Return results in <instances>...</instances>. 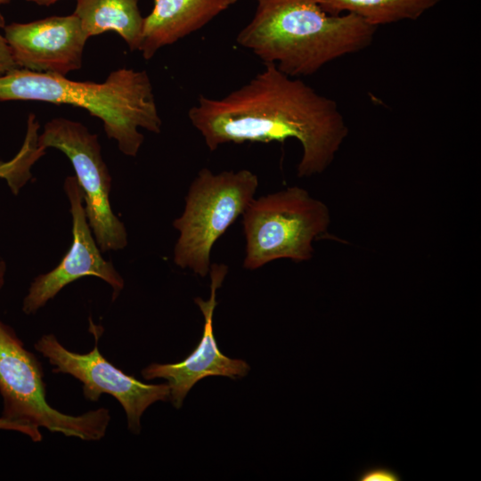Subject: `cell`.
Here are the masks:
<instances>
[{"label": "cell", "mask_w": 481, "mask_h": 481, "mask_svg": "<svg viewBox=\"0 0 481 481\" xmlns=\"http://www.w3.org/2000/svg\"><path fill=\"white\" fill-rule=\"evenodd\" d=\"M188 117L211 151L231 143L298 140L303 150L298 177L326 170L348 135L334 100L273 63L222 98L200 95Z\"/></svg>", "instance_id": "1"}, {"label": "cell", "mask_w": 481, "mask_h": 481, "mask_svg": "<svg viewBox=\"0 0 481 481\" xmlns=\"http://www.w3.org/2000/svg\"><path fill=\"white\" fill-rule=\"evenodd\" d=\"M236 41L290 77H307L373 41L377 27L352 13L330 14L315 0H257Z\"/></svg>", "instance_id": "2"}, {"label": "cell", "mask_w": 481, "mask_h": 481, "mask_svg": "<svg viewBox=\"0 0 481 481\" xmlns=\"http://www.w3.org/2000/svg\"><path fill=\"white\" fill-rule=\"evenodd\" d=\"M0 101H37L85 109L102 120L107 136L129 157H135L143 143L139 128L159 134L162 126L145 70L121 68L102 83H95L16 68L0 76Z\"/></svg>", "instance_id": "3"}, {"label": "cell", "mask_w": 481, "mask_h": 481, "mask_svg": "<svg viewBox=\"0 0 481 481\" xmlns=\"http://www.w3.org/2000/svg\"><path fill=\"white\" fill-rule=\"evenodd\" d=\"M330 222L327 205L298 186L254 198L242 214L243 267L257 270L282 258L311 259L313 243L327 232Z\"/></svg>", "instance_id": "4"}, {"label": "cell", "mask_w": 481, "mask_h": 481, "mask_svg": "<svg viewBox=\"0 0 481 481\" xmlns=\"http://www.w3.org/2000/svg\"><path fill=\"white\" fill-rule=\"evenodd\" d=\"M257 187L258 178L249 169L215 174L202 168L190 185L182 215L173 222L179 232L174 263L207 276L214 244L242 216Z\"/></svg>", "instance_id": "5"}, {"label": "cell", "mask_w": 481, "mask_h": 481, "mask_svg": "<svg viewBox=\"0 0 481 481\" xmlns=\"http://www.w3.org/2000/svg\"><path fill=\"white\" fill-rule=\"evenodd\" d=\"M1 417L39 431L45 428L66 436L98 441L107 431L110 414L99 408L79 415L63 413L46 400L40 362L12 327L0 320Z\"/></svg>", "instance_id": "6"}, {"label": "cell", "mask_w": 481, "mask_h": 481, "mask_svg": "<svg viewBox=\"0 0 481 481\" xmlns=\"http://www.w3.org/2000/svg\"><path fill=\"white\" fill-rule=\"evenodd\" d=\"M37 148L43 152L46 148L57 149L69 159L84 195L88 224L102 252L125 249L127 232L111 208V176L98 135L77 121L55 118L45 125Z\"/></svg>", "instance_id": "7"}, {"label": "cell", "mask_w": 481, "mask_h": 481, "mask_svg": "<svg viewBox=\"0 0 481 481\" xmlns=\"http://www.w3.org/2000/svg\"><path fill=\"white\" fill-rule=\"evenodd\" d=\"M94 329V346L89 353L69 351L53 334L43 335L35 343V348L48 359L53 372L78 379L86 400L96 402L102 394L112 395L125 411L128 429L139 434L143 412L156 402L169 400V387L167 383H143L115 367L100 353L99 334Z\"/></svg>", "instance_id": "8"}, {"label": "cell", "mask_w": 481, "mask_h": 481, "mask_svg": "<svg viewBox=\"0 0 481 481\" xmlns=\"http://www.w3.org/2000/svg\"><path fill=\"white\" fill-rule=\"evenodd\" d=\"M63 189L72 216L71 245L56 267L39 274L31 282L22 302L26 314H36L65 286L86 276L106 281L112 289V300L118 297L125 285L113 264L102 256L87 221L84 195L76 176H67Z\"/></svg>", "instance_id": "9"}, {"label": "cell", "mask_w": 481, "mask_h": 481, "mask_svg": "<svg viewBox=\"0 0 481 481\" xmlns=\"http://www.w3.org/2000/svg\"><path fill=\"white\" fill-rule=\"evenodd\" d=\"M4 36L18 68L64 77L81 68L88 39L74 13L6 24Z\"/></svg>", "instance_id": "10"}, {"label": "cell", "mask_w": 481, "mask_h": 481, "mask_svg": "<svg viewBox=\"0 0 481 481\" xmlns=\"http://www.w3.org/2000/svg\"><path fill=\"white\" fill-rule=\"evenodd\" d=\"M228 273L224 264L211 263L210 296L208 300L198 297L195 304L204 316L201 339L195 349L182 362L175 363H151L142 371L145 379H164L170 389L169 400L180 408L188 392L200 379L209 376H224L230 379L245 377L249 364L240 359L230 358L220 351L213 330V315L217 305L216 291Z\"/></svg>", "instance_id": "11"}, {"label": "cell", "mask_w": 481, "mask_h": 481, "mask_svg": "<svg viewBox=\"0 0 481 481\" xmlns=\"http://www.w3.org/2000/svg\"><path fill=\"white\" fill-rule=\"evenodd\" d=\"M144 17L139 51L150 60L162 47L200 29L237 0H153Z\"/></svg>", "instance_id": "12"}, {"label": "cell", "mask_w": 481, "mask_h": 481, "mask_svg": "<svg viewBox=\"0 0 481 481\" xmlns=\"http://www.w3.org/2000/svg\"><path fill=\"white\" fill-rule=\"evenodd\" d=\"M73 13L89 38L108 31L118 34L131 51L138 50L143 20L138 0H76Z\"/></svg>", "instance_id": "13"}, {"label": "cell", "mask_w": 481, "mask_h": 481, "mask_svg": "<svg viewBox=\"0 0 481 481\" xmlns=\"http://www.w3.org/2000/svg\"><path fill=\"white\" fill-rule=\"evenodd\" d=\"M330 14L352 13L378 28L401 20H414L441 0H315Z\"/></svg>", "instance_id": "14"}, {"label": "cell", "mask_w": 481, "mask_h": 481, "mask_svg": "<svg viewBox=\"0 0 481 481\" xmlns=\"http://www.w3.org/2000/svg\"><path fill=\"white\" fill-rule=\"evenodd\" d=\"M4 15L0 12V30L5 26ZM18 68L11 48L3 34L0 33V76Z\"/></svg>", "instance_id": "15"}, {"label": "cell", "mask_w": 481, "mask_h": 481, "mask_svg": "<svg viewBox=\"0 0 481 481\" xmlns=\"http://www.w3.org/2000/svg\"><path fill=\"white\" fill-rule=\"evenodd\" d=\"M359 481H399L400 476L394 470L375 467L363 470L358 477Z\"/></svg>", "instance_id": "16"}, {"label": "cell", "mask_w": 481, "mask_h": 481, "mask_svg": "<svg viewBox=\"0 0 481 481\" xmlns=\"http://www.w3.org/2000/svg\"><path fill=\"white\" fill-rule=\"evenodd\" d=\"M0 429L4 430H13L20 432L28 436L34 442H40L42 440V436L40 431H37L31 428H29L25 425L13 422L4 419L0 416Z\"/></svg>", "instance_id": "17"}, {"label": "cell", "mask_w": 481, "mask_h": 481, "mask_svg": "<svg viewBox=\"0 0 481 481\" xmlns=\"http://www.w3.org/2000/svg\"><path fill=\"white\" fill-rule=\"evenodd\" d=\"M6 273V264L2 257H0V290L4 287Z\"/></svg>", "instance_id": "18"}, {"label": "cell", "mask_w": 481, "mask_h": 481, "mask_svg": "<svg viewBox=\"0 0 481 481\" xmlns=\"http://www.w3.org/2000/svg\"><path fill=\"white\" fill-rule=\"evenodd\" d=\"M26 1L34 3L38 5H51L59 0H26Z\"/></svg>", "instance_id": "19"}, {"label": "cell", "mask_w": 481, "mask_h": 481, "mask_svg": "<svg viewBox=\"0 0 481 481\" xmlns=\"http://www.w3.org/2000/svg\"><path fill=\"white\" fill-rule=\"evenodd\" d=\"M11 0H0V4H7L9 3Z\"/></svg>", "instance_id": "20"}, {"label": "cell", "mask_w": 481, "mask_h": 481, "mask_svg": "<svg viewBox=\"0 0 481 481\" xmlns=\"http://www.w3.org/2000/svg\"><path fill=\"white\" fill-rule=\"evenodd\" d=\"M0 177H1V175H0Z\"/></svg>", "instance_id": "21"}]
</instances>
